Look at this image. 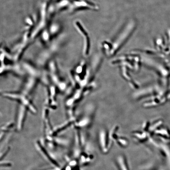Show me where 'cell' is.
Wrapping results in <instances>:
<instances>
[{
    "label": "cell",
    "mask_w": 170,
    "mask_h": 170,
    "mask_svg": "<svg viewBox=\"0 0 170 170\" xmlns=\"http://www.w3.org/2000/svg\"><path fill=\"white\" fill-rule=\"evenodd\" d=\"M99 143L101 148L104 153H106L109 151L111 145V142L107 135L106 132L104 131H101L99 136Z\"/></svg>",
    "instance_id": "6da1fadb"
},
{
    "label": "cell",
    "mask_w": 170,
    "mask_h": 170,
    "mask_svg": "<svg viewBox=\"0 0 170 170\" xmlns=\"http://www.w3.org/2000/svg\"><path fill=\"white\" fill-rule=\"evenodd\" d=\"M117 162L120 170H129L127 162L123 156H119L118 157Z\"/></svg>",
    "instance_id": "7a4b0ae2"
},
{
    "label": "cell",
    "mask_w": 170,
    "mask_h": 170,
    "mask_svg": "<svg viewBox=\"0 0 170 170\" xmlns=\"http://www.w3.org/2000/svg\"><path fill=\"white\" fill-rule=\"evenodd\" d=\"M116 141L118 145L122 147H126L128 145L127 140L124 138H118Z\"/></svg>",
    "instance_id": "3957f363"
},
{
    "label": "cell",
    "mask_w": 170,
    "mask_h": 170,
    "mask_svg": "<svg viewBox=\"0 0 170 170\" xmlns=\"http://www.w3.org/2000/svg\"><path fill=\"white\" fill-rule=\"evenodd\" d=\"M135 137L137 138V139L139 140H144L147 138V135L145 133H135L134 134Z\"/></svg>",
    "instance_id": "277c9868"
},
{
    "label": "cell",
    "mask_w": 170,
    "mask_h": 170,
    "mask_svg": "<svg viewBox=\"0 0 170 170\" xmlns=\"http://www.w3.org/2000/svg\"><path fill=\"white\" fill-rule=\"evenodd\" d=\"M6 166H10L11 164L10 163H3V164H1V166H6Z\"/></svg>",
    "instance_id": "5b68a950"
}]
</instances>
